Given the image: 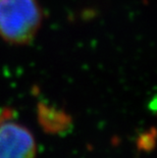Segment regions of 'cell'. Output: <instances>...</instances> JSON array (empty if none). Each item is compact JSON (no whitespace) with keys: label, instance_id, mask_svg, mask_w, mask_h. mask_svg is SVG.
Instances as JSON below:
<instances>
[{"label":"cell","instance_id":"cell-3","mask_svg":"<svg viewBox=\"0 0 157 158\" xmlns=\"http://www.w3.org/2000/svg\"><path fill=\"white\" fill-rule=\"evenodd\" d=\"M38 117L40 124L48 133H60L71 124V117L65 112L51 108L44 104L39 105Z\"/></svg>","mask_w":157,"mask_h":158},{"label":"cell","instance_id":"cell-2","mask_svg":"<svg viewBox=\"0 0 157 158\" xmlns=\"http://www.w3.org/2000/svg\"><path fill=\"white\" fill-rule=\"evenodd\" d=\"M36 141L29 129L18 123H0V158H36Z\"/></svg>","mask_w":157,"mask_h":158},{"label":"cell","instance_id":"cell-4","mask_svg":"<svg viewBox=\"0 0 157 158\" xmlns=\"http://www.w3.org/2000/svg\"><path fill=\"white\" fill-rule=\"evenodd\" d=\"M138 147L139 149L150 151L154 148L155 145V130L152 129L151 132H147L142 134L138 139Z\"/></svg>","mask_w":157,"mask_h":158},{"label":"cell","instance_id":"cell-1","mask_svg":"<svg viewBox=\"0 0 157 158\" xmlns=\"http://www.w3.org/2000/svg\"><path fill=\"white\" fill-rule=\"evenodd\" d=\"M42 22L38 0H0V36L13 44L34 38Z\"/></svg>","mask_w":157,"mask_h":158}]
</instances>
